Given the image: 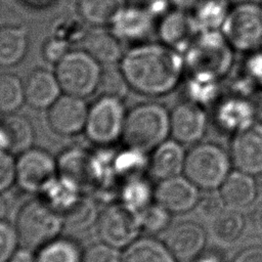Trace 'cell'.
<instances>
[{"instance_id": "ac0fdd59", "label": "cell", "mask_w": 262, "mask_h": 262, "mask_svg": "<svg viewBox=\"0 0 262 262\" xmlns=\"http://www.w3.org/2000/svg\"><path fill=\"white\" fill-rule=\"evenodd\" d=\"M160 42L183 53L198 34L190 11L169 9L157 23Z\"/></svg>"}, {"instance_id": "d590c367", "label": "cell", "mask_w": 262, "mask_h": 262, "mask_svg": "<svg viewBox=\"0 0 262 262\" xmlns=\"http://www.w3.org/2000/svg\"><path fill=\"white\" fill-rule=\"evenodd\" d=\"M84 193L73 184L57 176V178L40 194L60 215L68 210Z\"/></svg>"}, {"instance_id": "bcb514c9", "label": "cell", "mask_w": 262, "mask_h": 262, "mask_svg": "<svg viewBox=\"0 0 262 262\" xmlns=\"http://www.w3.org/2000/svg\"><path fill=\"white\" fill-rule=\"evenodd\" d=\"M201 0H168L171 8L191 11Z\"/></svg>"}, {"instance_id": "f6af8a7d", "label": "cell", "mask_w": 262, "mask_h": 262, "mask_svg": "<svg viewBox=\"0 0 262 262\" xmlns=\"http://www.w3.org/2000/svg\"><path fill=\"white\" fill-rule=\"evenodd\" d=\"M8 262H36V251L25 247L17 248Z\"/></svg>"}, {"instance_id": "d6986e66", "label": "cell", "mask_w": 262, "mask_h": 262, "mask_svg": "<svg viewBox=\"0 0 262 262\" xmlns=\"http://www.w3.org/2000/svg\"><path fill=\"white\" fill-rule=\"evenodd\" d=\"M156 16L146 7L125 6L112 23V32L121 40L139 42L157 28Z\"/></svg>"}, {"instance_id": "5bb4252c", "label": "cell", "mask_w": 262, "mask_h": 262, "mask_svg": "<svg viewBox=\"0 0 262 262\" xmlns=\"http://www.w3.org/2000/svg\"><path fill=\"white\" fill-rule=\"evenodd\" d=\"M229 155L236 170L253 176L262 174V122L232 135Z\"/></svg>"}, {"instance_id": "e575fe53", "label": "cell", "mask_w": 262, "mask_h": 262, "mask_svg": "<svg viewBox=\"0 0 262 262\" xmlns=\"http://www.w3.org/2000/svg\"><path fill=\"white\" fill-rule=\"evenodd\" d=\"M25 102V87L21 80L13 74L0 73V113H16Z\"/></svg>"}, {"instance_id": "f35d334b", "label": "cell", "mask_w": 262, "mask_h": 262, "mask_svg": "<svg viewBox=\"0 0 262 262\" xmlns=\"http://www.w3.org/2000/svg\"><path fill=\"white\" fill-rule=\"evenodd\" d=\"M82 262H122V252L105 243H96L83 251Z\"/></svg>"}, {"instance_id": "ffe728a7", "label": "cell", "mask_w": 262, "mask_h": 262, "mask_svg": "<svg viewBox=\"0 0 262 262\" xmlns=\"http://www.w3.org/2000/svg\"><path fill=\"white\" fill-rule=\"evenodd\" d=\"M24 87L26 103L37 110H48L62 94L55 74L45 69L33 71Z\"/></svg>"}, {"instance_id": "b9f144b4", "label": "cell", "mask_w": 262, "mask_h": 262, "mask_svg": "<svg viewBox=\"0 0 262 262\" xmlns=\"http://www.w3.org/2000/svg\"><path fill=\"white\" fill-rule=\"evenodd\" d=\"M70 51L69 43L66 38L51 37L48 38L42 46V56L43 58L52 64L58 63L66 54Z\"/></svg>"}, {"instance_id": "60d3db41", "label": "cell", "mask_w": 262, "mask_h": 262, "mask_svg": "<svg viewBox=\"0 0 262 262\" xmlns=\"http://www.w3.org/2000/svg\"><path fill=\"white\" fill-rule=\"evenodd\" d=\"M128 85L120 71L118 69L116 72H103L99 88L103 91L102 95H112L122 98L128 89Z\"/></svg>"}, {"instance_id": "7c38bea8", "label": "cell", "mask_w": 262, "mask_h": 262, "mask_svg": "<svg viewBox=\"0 0 262 262\" xmlns=\"http://www.w3.org/2000/svg\"><path fill=\"white\" fill-rule=\"evenodd\" d=\"M258 101L229 91L212 106L211 118L217 130L232 136L258 122Z\"/></svg>"}, {"instance_id": "1f68e13d", "label": "cell", "mask_w": 262, "mask_h": 262, "mask_svg": "<svg viewBox=\"0 0 262 262\" xmlns=\"http://www.w3.org/2000/svg\"><path fill=\"white\" fill-rule=\"evenodd\" d=\"M99 212L96 204L86 194H82L76 203L61 213L63 227L75 231H83L96 225Z\"/></svg>"}, {"instance_id": "30bf717a", "label": "cell", "mask_w": 262, "mask_h": 262, "mask_svg": "<svg viewBox=\"0 0 262 262\" xmlns=\"http://www.w3.org/2000/svg\"><path fill=\"white\" fill-rule=\"evenodd\" d=\"M95 226L100 242L119 250L136 241L142 231L138 212L120 202L110 204L99 212Z\"/></svg>"}, {"instance_id": "836d02e7", "label": "cell", "mask_w": 262, "mask_h": 262, "mask_svg": "<svg viewBox=\"0 0 262 262\" xmlns=\"http://www.w3.org/2000/svg\"><path fill=\"white\" fill-rule=\"evenodd\" d=\"M82 254L74 241L57 236L36 251V262H82Z\"/></svg>"}, {"instance_id": "d6a6232c", "label": "cell", "mask_w": 262, "mask_h": 262, "mask_svg": "<svg viewBox=\"0 0 262 262\" xmlns=\"http://www.w3.org/2000/svg\"><path fill=\"white\" fill-rule=\"evenodd\" d=\"M154 191L155 188L143 175L132 177L122 182L119 189L120 203L139 213L152 203Z\"/></svg>"}, {"instance_id": "f907efd6", "label": "cell", "mask_w": 262, "mask_h": 262, "mask_svg": "<svg viewBox=\"0 0 262 262\" xmlns=\"http://www.w3.org/2000/svg\"><path fill=\"white\" fill-rule=\"evenodd\" d=\"M1 115H2V114L0 113V124H1V121H2V116H1Z\"/></svg>"}, {"instance_id": "ee69618b", "label": "cell", "mask_w": 262, "mask_h": 262, "mask_svg": "<svg viewBox=\"0 0 262 262\" xmlns=\"http://www.w3.org/2000/svg\"><path fill=\"white\" fill-rule=\"evenodd\" d=\"M232 262H262V246H251L242 250Z\"/></svg>"}, {"instance_id": "3957f363", "label": "cell", "mask_w": 262, "mask_h": 262, "mask_svg": "<svg viewBox=\"0 0 262 262\" xmlns=\"http://www.w3.org/2000/svg\"><path fill=\"white\" fill-rule=\"evenodd\" d=\"M13 226L19 245L37 251L59 236L63 223L61 215L40 196L21 205Z\"/></svg>"}, {"instance_id": "9c48e42d", "label": "cell", "mask_w": 262, "mask_h": 262, "mask_svg": "<svg viewBox=\"0 0 262 262\" xmlns=\"http://www.w3.org/2000/svg\"><path fill=\"white\" fill-rule=\"evenodd\" d=\"M57 161L58 176L86 194L106 183L107 172L97 156L81 147L63 150Z\"/></svg>"}, {"instance_id": "5b68a950", "label": "cell", "mask_w": 262, "mask_h": 262, "mask_svg": "<svg viewBox=\"0 0 262 262\" xmlns=\"http://www.w3.org/2000/svg\"><path fill=\"white\" fill-rule=\"evenodd\" d=\"M229 152L215 142H199L186 151L183 175L199 188L219 189L231 172Z\"/></svg>"}, {"instance_id": "83f0119b", "label": "cell", "mask_w": 262, "mask_h": 262, "mask_svg": "<svg viewBox=\"0 0 262 262\" xmlns=\"http://www.w3.org/2000/svg\"><path fill=\"white\" fill-rule=\"evenodd\" d=\"M246 221L239 210L225 208L218 216L209 221V234L220 246L233 245L243 234Z\"/></svg>"}, {"instance_id": "d4e9b609", "label": "cell", "mask_w": 262, "mask_h": 262, "mask_svg": "<svg viewBox=\"0 0 262 262\" xmlns=\"http://www.w3.org/2000/svg\"><path fill=\"white\" fill-rule=\"evenodd\" d=\"M0 129L5 140V149L11 155H20L33 147L35 133L30 120L16 113L2 118Z\"/></svg>"}, {"instance_id": "7bdbcfd3", "label": "cell", "mask_w": 262, "mask_h": 262, "mask_svg": "<svg viewBox=\"0 0 262 262\" xmlns=\"http://www.w3.org/2000/svg\"><path fill=\"white\" fill-rule=\"evenodd\" d=\"M15 184V159L10 152L0 149V194Z\"/></svg>"}, {"instance_id": "4316f807", "label": "cell", "mask_w": 262, "mask_h": 262, "mask_svg": "<svg viewBox=\"0 0 262 262\" xmlns=\"http://www.w3.org/2000/svg\"><path fill=\"white\" fill-rule=\"evenodd\" d=\"M29 48V33L24 26L0 27V67L10 68L19 63Z\"/></svg>"}, {"instance_id": "681fc988", "label": "cell", "mask_w": 262, "mask_h": 262, "mask_svg": "<svg viewBox=\"0 0 262 262\" xmlns=\"http://www.w3.org/2000/svg\"><path fill=\"white\" fill-rule=\"evenodd\" d=\"M32 2H42V1H46V0H30Z\"/></svg>"}, {"instance_id": "f1b7e54d", "label": "cell", "mask_w": 262, "mask_h": 262, "mask_svg": "<svg viewBox=\"0 0 262 262\" xmlns=\"http://www.w3.org/2000/svg\"><path fill=\"white\" fill-rule=\"evenodd\" d=\"M232 4L230 0H201L190 11L198 33L221 31Z\"/></svg>"}, {"instance_id": "e0dca14e", "label": "cell", "mask_w": 262, "mask_h": 262, "mask_svg": "<svg viewBox=\"0 0 262 262\" xmlns=\"http://www.w3.org/2000/svg\"><path fill=\"white\" fill-rule=\"evenodd\" d=\"M206 238V231L201 225L192 221H183L168 230L164 244L177 261L187 262L203 252Z\"/></svg>"}, {"instance_id": "603a6c76", "label": "cell", "mask_w": 262, "mask_h": 262, "mask_svg": "<svg viewBox=\"0 0 262 262\" xmlns=\"http://www.w3.org/2000/svg\"><path fill=\"white\" fill-rule=\"evenodd\" d=\"M222 81L211 74L187 72L182 82L184 98L206 108L213 106L223 95Z\"/></svg>"}, {"instance_id": "7dc6e473", "label": "cell", "mask_w": 262, "mask_h": 262, "mask_svg": "<svg viewBox=\"0 0 262 262\" xmlns=\"http://www.w3.org/2000/svg\"><path fill=\"white\" fill-rule=\"evenodd\" d=\"M187 262H221L218 255L214 253H201L193 259L187 261Z\"/></svg>"}, {"instance_id": "cb8c5ba5", "label": "cell", "mask_w": 262, "mask_h": 262, "mask_svg": "<svg viewBox=\"0 0 262 262\" xmlns=\"http://www.w3.org/2000/svg\"><path fill=\"white\" fill-rule=\"evenodd\" d=\"M244 55L229 91L249 96L257 101L262 99V49Z\"/></svg>"}, {"instance_id": "8fae6325", "label": "cell", "mask_w": 262, "mask_h": 262, "mask_svg": "<svg viewBox=\"0 0 262 262\" xmlns=\"http://www.w3.org/2000/svg\"><path fill=\"white\" fill-rule=\"evenodd\" d=\"M57 176L56 159L42 148L32 147L15 159V184L25 192L41 194Z\"/></svg>"}, {"instance_id": "6da1fadb", "label": "cell", "mask_w": 262, "mask_h": 262, "mask_svg": "<svg viewBox=\"0 0 262 262\" xmlns=\"http://www.w3.org/2000/svg\"><path fill=\"white\" fill-rule=\"evenodd\" d=\"M119 69L130 89L151 97L171 93L186 75L183 53L162 42L133 46L124 52Z\"/></svg>"}, {"instance_id": "4fadbf2b", "label": "cell", "mask_w": 262, "mask_h": 262, "mask_svg": "<svg viewBox=\"0 0 262 262\" xmlns=\"http://www.w3.org/2000/svg\"><path fill=\"white\" fill-rule=\"evenodd\" d=\"M209 121L206 107L184 98L170 111V136L183 145L196 144L205 136Z\"/></svg>"}, {"instance_id": "2e32d148", "label": "cell", "mask_w": 262, "mask_h": 262, "mask_svg": "<svg viewBox=\"0 0 262 262\" xmlns=\"http://www.w3.org/2000/svg\"><path fill=\"white\" fill-rule=\"evenodd\" d=\"M199 198V187L184 175L160 180L154 191V201L171 214L191 211L195 208Z\"/></svg>"}, {"instance_id": "277c9868", "label": "cell", "mask_w": 262, "mask_h": 262, "mask_svg": "<svg viewBox=\"0 0 262 262\" xmlns=\"http://www.w3.org/2000/svg\"><path fill=\"white\" fill-rule=\"evenodd\" d=\"M234 53L221 31L200 32L183 51L186 73H207L224 80L233 68Z\"/></svg>"}, {"instance_id": "7402d4cb", "label": "cell", "mask_w": 262, "mask_h": 262, "mask_svg": "<svg viewBox=\"0 0 262 262\" xmlns=\"http://www.w3.org/2000/svg\"><path fill=\"white\" fill-rule=\"evenodd\" d=\"M254 177L236 169L231 170L218 189L227 208L241 210L257 200L256 178Z\"/></svg>"}, {"instance_id": "c3c4849f", "label": "cell", "mask_w": 262, "mask_h": 262, "mask_svg": "<svg viewBox=\"0 0 262 262\" xmlns=\"http://www.w3.org/2000/svg\"><path fill=\"white\" fill-rule=\"evenodd\" d=\"M256 187H257V200L262 203V174L256 176Z\"/></svg>"}, {"instance_id": "44dd1931", "label": "cell", "mask_w": 262, "mask_h": 262, "mask_svg": "<svg viewBox=\"0 0 262 262\" xmlns=\"http://www.w3.org/2000/svg\"><path fill=\"white\" fill-rule=\"evenodd\" d=\"M186 151L184 145L174 139H167L150 151L148 172L155 178L164 180L181 175L184 169Z\"/></svg>"}, {"instance_id": "484cf974", "label": "cell", "mask_w": 262, "mask_h": 262, "mask_svg": "<svg viewBox=\"0 0 262 262\" xmlns=\"http://www.w3.org/2000/svg\"><path fill=\"white\" fill-rule=\"evenodd\" d=\"M101 66L119 63L123 57L121 40L112 32L96 27L83 38V48Z\"/></svg>"}, {"instance_id": "ab89813d", "label": "cell", "mask_w": 262, "mask_h": 262, "mask_svg": "<svg viewBox=\"0 0 262 262\" xmlns=\"http://www.w3.org/2000/svg\"><path fill=\"white\" fill-rule=\"evenodd\" d=\"M18 245L19 242L14 226L0 219V262H8Z\"/></svg>"}, {"instance_id": "74e56055", "label": "cell", "mask_w": 262, "mask_h": 262, "mask_svg": "<svg viewBox=\"0 0 262 262\" xmlns=\"http://www.w3.org/2000/svg\"><path fill=\"white\" fill-rule=\"evenodd\" d=\"M225 208L226 205L219 190L214 189L207 190L203 195H200L194 209L200 218L209 222L218 216Z\"/></svg>"}, {"instance_id": "9a60e30c", "label": "cell", "mask_w": 262, "mask_h": 262, "mask_svg": "<svg viewBox=\"0 0 262 262\" xmlns=\"http://www.w3.org/2000/svg\"><path fill=\"white\" fill-rule=\"evenodd\" d=\"M88 108L84 98L62 93L47 110L48 125L60 136H74L84 132Z\"/></svg>"}, {"instance_id": "8992f818", "label": "cell", "mask_w": 262, "mask_h": 262, "mask_svg": "<svg viewBox=\"0 0 262 262\" xmlns=\"http://www.w3.org/2000/svg\"><path fill=\"white\" fill-rule=\"evenodd\" d=\"M221 32L235 52L247 54L262 49V3H233Z\"/></svg>"}, {"instance_id": "ba28073f", "label": "cell", "mask_w": 262, "mask_h": 262, "mask_svg": "<svg viewBox=\"0 0 262 262\" xmlns=\"http://www.w3.org/2000/svg\"><path fill=\"white\" fill-rule=\"evenodd\" d=\"M127 112L122 98L101 95L88 108L84 133L99 146H108L122 139Z\"/></svg>"}, {"instance_id": "8d00e7d4", "label": "cell", "mask_w": 262, "mask_h": 262, "mask_svg": "<svg viewBox=\"0 0 262 262\" xmlns=\"http://www.w3.org/2000/svg\"><path fill=\"white\" fill-rule=\"evenodd\" d=\"M141 229L149 234H157L168 228L171 213L157 202H152L139 213Z\"/></svg>"}, {"instance_id": "52a82bcc", "label": "cell", "mask_w": 262, "mask_h": 262, "mask_svg": "<svg viewBox=\"0 0 262 262\" xmlns=\"http://www.w3.org/2000/svg\"><path fill=\"white\" fill-rule=\"evenodd\" d=\"M102 73V66L84 49L70 50L54 71L62 93L81 98L98 90Z\"/></svg>"}, {"instance_id": "f546056e", "label": "cell", "mask_w": 262, "mask_h": 262, "mask_svg": "<svg viewBox=\"0 0 262 262\" xmlns=\"http://www.w3.org/2000/svg\"><path fill=\"white\" fill-rule=\"evenodd\" d=\"M164 242L154 237H138L122 252V262H176Z\"/></svg>"}, {"instance_id": "4dcf8cb0", "label": "cell", "mask_w": 262, "mask_h": 262, "mask_svg": "<svg viewBox=\"0 0 262 262\" xmlns=\"http://www.w3.org/2000/svg\"><path fill=\"white\" fill-rule=\"evenodd\" d=\"M126 6V0H78L80 16L93 27L111 26Z\"/></svg>"}, {"instance_id": "7a4b0ae2", "label": "cell", "mask_w": 262, "mask_h": 262, "mask_svg": "<svg viewBox=\"0 0 262 262\" xmlns=\"http://www.w3.org/2000/svg\"><path fill=\"white\" fill-rule=\"evenodd\" d=\"M170 136V111L159 102H142L127 112L122 140L126 147L148 154Z\"/></svg>"}]
</instances>
